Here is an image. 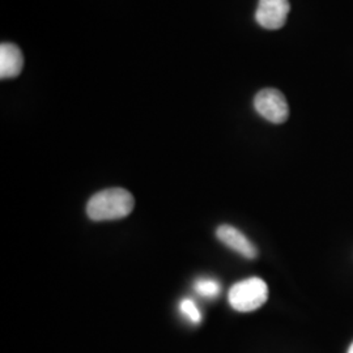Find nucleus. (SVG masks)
<instances>
[{
  "instance_id": "f257e3e1",
  "label": "nucleus",
  "mask_w": 353,
  "mask_h": 353,
  "mask_svg": "<svg viewBox=\"0 0 353 353\" xmlns=\"http://www.w3.org/2000/svg\"><path fill=\"white\" fill-rule=\"evenodd\" d=\"M135 199L126 189L114 188L94 194L87 204V214L93 221H112L125 219L132 212Z\"/></svg>"
},
{
  "instance_id": "f03ea898",
  "label": "nucleus",
  "mask_w": 353,
  "mask_h": 353,
  "mask_svg": "<svg viewBox=\"0 0 353 353\" xmlns=\"http://www.w3.org/2000/svg\"><path fill=\"white\" fill-rule=\"evenodd\" d=\"M230 306L240 313H250L268 300V287L261 278H249L236 283L228 294Z\"/></svg>"
},
{
  "instance_id": "7ed1b4c3",
  "label": "nucleus",
  "mask_w": 353,
  "mask_h": 353,
  "mask_svg": "<svg viewBox=\"0 0 353 353\" xmlns=\"http://www.w3.org/2000/svg\"><path fill=\"white\" fill-rule=\"evenodd\" d=\"M254 108L265 121L275 125L284 123L290 117L287 99L278 89L267 88L258 92L254 99Z\"/></svg>"
},
{
  "instance_id": "20e7f679",
  "label": "nucleus",
  "mask_w": 353,
  "mask_h": 353,
  "mask_svg": "<svg viewBox=\"0 0 353 353\" xmlns=\"http://www.w3.org/2000/svg\"><path fill=\"white\" fill-rule=\"evenodd\" d=\"M290 11V0H259L255 20L265 29L278 30L285 26Z\"/></svg>"
},
{
  "instance_id": "39448f33",
  "label": "nucleus",
  "mask_w": 353,
  "mask_h": 353,
  "mask_svg": "<svg viewBox=\"0 0 353 353\" xmlns=\"http://www.w3.org/2000/svg\"><path fill=\"white\" fill-rule=\"evenodd\" d=\"M217 239L233 252H239L246 259H255L258 256L256 246L241 230L232 225H220L216 230Z\"/></svg>"
},
{
  "instance_id": "423d86ee",
  "label": "nucleus",
  "mask_w": 353,
  "mask_h": 353,
  "mask_svg": "<svg viewBox=\"0 0 353 353\" xmlns=\"http://www.w3.org/2000/svg\"><path fill=\"white\" fill-rule=\"evenodd\" d=\"M24 67V57L19 46L13 43L0 45V77L12 79L20 75Z\"/></svg>"
},
{
  "instance_id": "0eeeda50",
  "label": "nucleus",
  "mask_w": 353,
  "mask_h": 353,
  "mask_svg": "<svg viewBox=\"0 0 353 353\" xmlns=\"http://www.w3.org/2000/svg\"><path fill=\"white\" fill-rule=\"evenodd\" d=\"M196 292L204 297H214L220 293V285L211 279H203L196 283Z\"/></svg>"
},
{
  "instance_id": "6e6552de",
  "label": "nucleus",
  "mask_w": 353,
  "mask_h": 353,
  "mask_svg": "<svg viewBox=\"0 0 353 353\" xmlns=\"http://www.w3.org/2000/svg\"><path fill=\"white\" fill-rule=\"evenodd\" d=\"M181 312L188 316L192 323H199L202 321V314H201L199 309L196 307L195 303L191 301L190 299H185L181 303Z\"/></svg>"
},
{
  "instance_id": "1a4fd4ad",
  "label": "nucleus",
  "mask_w": 353,
  "mask_h": 353,
  "mask_svg": "<svg viewBox=\"0 0 353 353\" xmlns=\"http://www.w3.org/2000/svg\"><path fill=\"white\" fill-rule=\"evenodd\" d=\"M348 353H353V343L351 344V347H350V350H348Z\"/></svg>"
}]
</instances>
